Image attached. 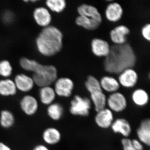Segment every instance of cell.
Listing matches in <instances>:
<instances>
[{"label": "cell", "instance_id": "cell-33", "mask_svg": "<svg viewBox=\"0 0 150 150\" xmlns=\"http://www.w3.org/2000/svg\"><path fill=\"white\" fill-rule=\"evenodd\" d=\"M33 150H50L46 146L43 144L36 145Z\"/></svg>", "mask_w": 150, "mask_h": 150}, {"label": "cell", "instance_id": "cell-1", "mask_svg": "<svg viewBox=\"0 0 150 150\" xmlns=\"http://www.w3.org/2000/svg\"><path fill=\"white\" fill-rule=\"evenodd\" d=\"M110 47L109 54L105 57L103 62L104 69L106 72L118 74L135 66L137 56L129 43L114 44Z\"/></svg>", "mask_w": 150, "mask_h": 150}, {"label": "cell", "instance_id": "cell-12", "mask_svg": "<svg viewBox=\"0 0 150 150\" xmlns=\"http://www.w3.org/2000/svg\"><path fill=\"white\" fill-rule=\"evenodd\" d=\"M130 32V30L126 25H118L110 31V39L115 44H124L126 43V36Z\"/></svg>", "mask_w": 150, "mask_h": 150}, {"label": "cell", "instance_id": "cell-11", "mask_svg": "<svg viewBox=\"0 0 150 150\" xmlns=\"http://www.w3.org/2000/svg\"><path fill=\"white\" fill-rule=\"evenodd\" d=\"M110 127L114 133L121 134L124 138H128L132 131L131 124L123 118H118L114 120Z\"/></svg>", "mask_w": 150, "mask_h": 150}, {"label": "cell", "instance_id": "cell-3", "mask_svg": "<svg viewBox=\"0 0 150 150\" xmlns=\"http://www.w3.org/2000/svg\"><path fill=\"white\" fill-rule=\"evenodd\" d=\"M63 35L61 30L53 25L43 28L35 39L38 51L46 57H51L63 48Z\"/></svg>", "mask_w": 150, "mask_h": 150}, {"label": "cell", "instance_id": "cell-15", "mask_svg": "<svg viewBox=\"0 0 150 150\" xmlns=\"http://www.w3.org/2000/svg\"><path fill=\"white\" fill-rule=\"evenodd\" d=\"M138 140L142 144L149 146L150 145V120L146 118L141 121L137 130Z\"/></svg>", "mask_w": 150, "mask_h": 150}, {"label": "cell", "instance_id": "cell-5", "mask_svg": "<svg viewBox=\"0 0 150 150\" xmlns=\"http://www.w3.org/2000/svg\"><path fill=\"white\" fill-rule=\"evenodd\" d=\"M127 100L125 96L118 92L110 94L107 98V105L112 112L124 111L127 106Z\"/></svg>", "mask_w": 150, "mask_h": 150}, {"label": "cell", "instance_id": "cell-32", "mask_svg": "<svg viewBox=\"0 0 150 150\" xmlns=\"http://www.w3.org/2000/svg\"><path fill=\"white\" fill-rule=\"evenodd\" d=\"M132 143L135 150H144V147L143 144L137 139L132 140Z\"/></svg>", "mask_w": 150, "mask_h": 150}, {"label": "cell", "instance_id": "cell-4", "mask_svg": "<svg viewBox=\"0 0 150 150\" xmlns=\"http://www.w3.org/2000/svg\"><path fill=\"white\" fill-rule=\"evenodd\" d=\"M92 107L91 100L87 97L75 95L70 103V113L75 116L87 117L90 114Z\"/></svg>", "mask_w": 150, "mask_h": 150}, {"label": "cell", "instance_id": "cell-18", "mask_svg": "<svg viewBox=\"0 0 150 150\" xmlns=\"http://www.w3.org/2000/svg\"><path fill=\"white\" fill-rule=\"evenodd\" d=\"M77 11L79 15L91 17L102 23V16L98 9L93 6L82 4L78 7Z\"/></svg>", "mask_w": 150, "mask_h": 150}, {"label": "cell", "instance_id": "cell-34", "mask_svg": "<svg viewBox=\"0 0 150 150\" xmlns=\"http://www.w3.org/2000/svg\"><path fill=\"white\" fill-rule=\"evenodd\" d=\"M0 150H12L11 148L4 142H0Z\"/></svg>", "mask_w": 150, "mask_h": 150}, {"label": "cell", "instance_id": "cell-23", "mask_svg": "<svg viewBox=\"0 0 150 150\" xmlns=\"http://www.w3.org/2000/svg\"><path fill=\"white\" fill-rule=\"evenodd\" d=\"M17 90L14 81L9 79L0 80V95L2 96H13L16 94Z\"/></svg>", "mask_w": 150, "mask_h": 150}, {"label": "cell", "instance_id": "cell-29", "mask_svg": "<svg viewBox=\"0 0 150 150\" xmlns=\"http://www.w3.org/2000/svg\"><path fill=\"white\" fill-rule=\"evenodd\" d=\"M12 67L8 61L3 60L0 62V76L9 77L12 74Z\"/></svg>", "mask_w": 150, "mask_h": 150}, {"label": "cell", "instance_id": "cell-9", "mask_svg": "<svg viewBox=\"0 0 150 150\" xmlns=\"http://www.w3.org/2000/svg\"><path fill=\"white\" fill-rule=\"evenodd\" d=\"M20 105L23 112L28 116L34 115L38 110V100L34 96L29 95L25 96L22 98Z\"/></svg>", "mask_w": 150, "mask_h": 150}, {"label": "cell", "instance_id": "cell-27", "mask_svg": "<svg viewBox=\"0 0 150 150\" xmlns=\"http://www.w3.org/2000/svg\"><path fill=\"white\" fill-rule=\"evenodd\" d=\"M85 85L86 88L90 93L103 91L100 83V81L91 75L88 76L85 82Z\"/></svg>", "mask_w": 150, "mask_h": 150}, {"label": "cell", "instance_id": "cell-22", "mask_svg": "<svg viewBox=\"0 0 150 150\" xmlns=\"http://www.w3.org/2000/svg\"><path fill=\"white\" fill-rule=\"evenodd\" d=\"M56 93L54 88L49 86L43 87L39 91V97L42 104L49 105L54 103L56 98Z\"/></svg>", "mask_w": 150, "mask_h": 150}, {"label": "cell", "instance_id": "cell-24", "mask_svg": "<svg viewBox=\"0 0 150 150\" xmlns=\"http://www.w3.org/2000/svg\"><path fill=\"white\" fill-rule=\"evenodd\" d=\"M132 100L134 104L139 107H144L149 100V94L144 90L139 88L135 90L132 94Z\"/></svg>", "mask_w": 150, "mask_h": 150}, {"label": "cell", "instance_id": "cell-6", "mask_svg": "<svg viewBox=\"0 0 150 150\" xmlns=\"http://www.w3.org/2000/svg\"><path fill=\"white\" fill-rule=\"evenodd\" d=\"M74 87V84L69 78H59L55 82L54 90L56 95L62 97L69 98L71 96Z\"/></svg>", "mask_w": 150, "mask_h": 150}, {"label": "cell", "instance_id": "cell-13", "mask_svg": "<svg viewBox=\"0 0 150 150\" xmlns=\"http://www.w3.org/2000/svg\"><path fill=\"white\" fill-rule=\"evenodd\" d=\"M93 53L98 57H106L109 54L110 46L105 40L100 38H94L91 43Z\"/></svg>", "mask_w": 150, "mask_h": 150}, {"label": "cell", "instance_id": "cell-25", "mask_svg": "<svg viewBox=\"0 0 150 150\" xmlns=\"http://www.w3.org/2000/svg\"><path fill=\"white\" fill-rule=\"evenodd\" d=\"M47 115L49 118L58 121L62 118L64 113V108L62 105L58 103H53L48 105L47 109Z\"/></svg>", "mask_w": 150, "mask_h": 150}, {"label": "cell", "instance_id": "cell-8", "mask_svg": "<svg viewBox=\"0 0 150 150\" xmlns=\"http://www.w3.org/2000/svg\"><path fill=\"white\" fill-rule=\"evenodd\" d=\"M138 80V75L137 72L132 68H130L119 74L118 81L122 86L131 88L137 84Z\"/></svg>", "mask_w": 150, "mask_h": 150}, {"label": "cell", "instance_id": "cell-14", "mask_svg": "<svg viewBox=\"0 0 150 150\" xmlns=\"http://www.w3.org/2000/svg\"><path fill=\"white\" fill-rule=\"evenodd\" d=\"M14 82L17 89L23 92H28L30 91L35 85L32 77L24 74L17 75Z\"/></svg>", "mask_w": 150, "mask_h": 150}, {"label": "cell", "instance_id": "cell-10", "mask_svg": "<svg viewBox=\"0 0 150 150\" xmlns=\"http://www.w3.org/2000/svg\"><path fill=\"white\" fill-rule=\"evenodd\" d=\"M33 16L36 23L43 28L50 25L52 20V17L49 11L43 7L35 8L33 11Z\"/></svg>", "mask_w": 150, "mask_h": 150}, {"label": "cell", "instance_id": "cell-7", "mask_svg": "<svg viewBox=\"0 0 150 150\" xmlns=\"http://www.w3.org/2000/svg\"><path fill=\"white\" fill-rule=\"evenodd\" d=\"M114 121V115L108 108H105L97 112L95 122L99 128L108 129L111 127Z\"/></svg>", "mask_w": 150, "mask_h": 150}, {"label": "cell", "instance_id": "cell-21", "mask_svg": "<svg viewBox=\"0 0 150 150\" xmlns=\"http://www.w3.org/2000/svg\"><path fill=\"white\" fill-rule=\"evenodd\" d=\"M91 100L93 103L95 110L96 112L106 108L107 97L102 91L95 92L90 93Z\"/></svg>", "mask_w": 150, "mask_h": 150}, {"label": "cell", "instance_id": "cell-31", "mask_svg": "<svg viewBox=\"0 0 150 150\" xmlns=\"http://www.w3.org/2000/svg\"><path fill=\"white\" fill-rule=\"evenodd\" d=\"M142 33L143 37L146 40L149 41L150 40V25L148 23L145 25L142 28Z\"/></svg>", "mask_w": 150, "mask_h": 150}, {"label": "cell", "instance_id": "cell-2", "mask_svg": "<svg viewBox=\"0 0 150 150\" xmlns=\"http://www.w3.org/2000/svg\"><path fill=\"white\" fill-rule=\"evenodd\" d=\"M20 65L25 71L33 73L32 78L34 83L40 88L51 86L57 79L58 71L53 65L42 64L25 57L20 59Z\"/></svg>", "mask_w": 150, "mask_h": 150}, {"label": "cell", "instance_id": "cell-16", "mask_svg": "<svg viewBox=\"0 0 150 150\" xmlns=\"http://www.w3.org/2000/svg\"><path fill=\"white\" fill-rule=\"evenodd\" d=\"M123 14V9L118 3H110L106 7L105 15L106 18L112 22L118 21L121 19Z\"/></svg>", "mask_w": 150, "mask_h": 150}, {"label": "cell", "instance_id": "cell-20", "mask_svg": "<svg viewBox=\"0 0 150 150\" xmlns=\"http://www.w3.org/2000/svg\"><path fill=\"white\" fill-rule=\"evenodd\" d=\"M100 86L102 90L108 92H116L120 88V85L115 78L109 76H105L100 81Z\"/></svg>", "mask_w": 150, "mask_h": 150}, {"label": "cell", "instance_id": "cell-30", "mask_svg": "<svg viewBox=\"0 0 150 150\" xmlns=\"http://www.w3.org/2000/svg\"><path fill=\"white\" fill-rule=\"evenodd\" d=\"M121 143L123 150H135L131 139L123 138L121 140Z\"/></svg>", "mask_w": 150, "mask_h": 150}, {"label": "cell", "instance_id": "cell-28", "mask_svg": "<svg viewBox=\"0 0 150 150\" xmlns=\"http://www.w3.org/2000/svg\"><path fill=\"white\" fill-rule=\"evenodd\" d=\"M46 4L50 10L58 13L63 11L67 6V2L65 0H48Z\"/></svg>", "mask_w": 150, "mask_h": 150}, {"label": "cell", "instance_id": "cell-19", "mask_svg": "<svg viewBox=\"0 0 150 150\" xmlns=\"http://www.w3.org/2000/svg\"><path fill=\"white\" fill-rule=\"evenodd\" d=\"M75 23L78 26L88 30H93L97 29L101 24V23L93 18L81 15L79 16L76 18Z\"/></svg>", "mask_w": 150, "mask_h": 150}, {"label": "cell", "instance_id": "cell-26", "mask_svg": "<svg viewBox=\"0 0 150 150\" xmlns=\"http://www.w3.org/2000/svg\"><path fill=\"white\" fill-rule=\"evenodd\" d=\"M15 117L12 112L8 110H3L0 113V125L5 129H8L13 126Z\"/></svg>", "mask_w": 150, "mask_h": 150}, {"label": "cell", "instance_id": "cell-17", "mask_svg": "<svg viewBox=\"0 0 150 150\" xmlns=\"http://www.w3.org/2000/svg\"><path fill=\"white\" fill-rule=\"evenodd\" d=\"M42 138L47 144L54 145L61 141L62 134L58 129L54 127H49L43 131Z\"/></svg>", "mask_w": 150, "mask_h": 150}]
</instances>
